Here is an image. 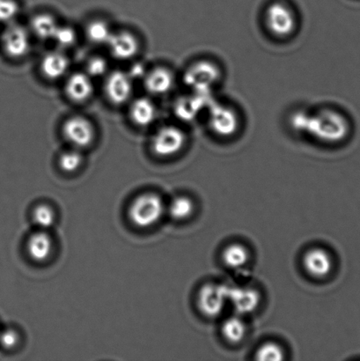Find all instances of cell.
<instances>
[{
	"instance_id": "6da1fadb",
	"label": "cell",
	"mask_w": 360,
	"mask_h": 361,
	"mask_svg": "<svg viewBox=\"0 0 360 361\" xmlns=\"http://www.w3.org/2000/svg\"><path fill=\"white\" fill-rule=\"evenodd\" d=\"M350 133V123L337 109L324 108L309 111L305 136L319 143L334 145L343 142Z\"/></svg>"
},
{
	"instance_id": "7a4b0ae2",
	"label": "cell",
	"mask_w": 360,
	"mask_h": 361,
	"mask_svg": "<svg viewBox=\"0 0 360 361\" xmlns=\"http://www.w3.org/2000/svg\"><path fill=\"white\" fill-rule=\"evenodd\" d=\"M207 125L213 135L228 139L236 135L241 128V118L230 105L213 100L208 106Z\"/></svg>"
},
{
	"instance_id": "3957f363",
	"label": "cell",
	"mask_w": 360,
	"mask_h": 361,
	"mask_svg": "<svg viewBox=\"0 0 360 361\" xmlns=\"http://www.w3.org/2000/svg\"><path fill=\"white\" fill-rule=\"evenodd\" d=\"M264 26L269 33L278 39L294 35L298 27L297 16L287 3L277 1L270 4L263 14Z\"/></svg>"
},
{
	"instance_id": "277c9868",
	"label": "cell",
	"mask_w": 360,
	"mask_h": 361,
	"mask_svg": "<svg viewBox=\"0 0 360 361\" xmlns=\"http://www.w3.org/2000/svg\"><path fill=\"white\" fill-rule=\"evenodd\" d=\"M222 78L220 66L211 60L201 59L192 63L185 71L183 81L192 92L213 93Z\"/></svg>"
},
{
	"instance_id": "5b68a950",
	"label": "cell",
	"mask_w": 360,
	"mask_h": 361,
	"mask_svg": "<svg viewBox=\"0 0 360 361\" xmlns=\"http://www.w3.org/2000/svg\"><path fill=\"white\" fill-rule=\"evenodd\" d=\"M166 212V205L160 196L154 193L140 195L129 209L130 221L140 228L153 226L161 221Z\"/></svg>"
},
{
	"instance_id": "8992f818",
	"label": "cell",
	"mask_w": 360,
	"mask_h": 361,
	"mask_svg": "<svg viewBox=\"0 0 360 361\" xmlns=\"http://www.w3.org/2000/svg\"><path fill=\"white\" fill-rule=\"evenodd\" d=\"M228 305V286L206 283L201 286L197 296V306L204 317L221 316Z\"/></svg>"
},
{
	"instance_id": "52a82bcc",
	"label": "cell",
	"mask_w": 360,
	"mask_h": 361,
	"mask_svg": "<svg viewBox=\"0 0 360 361\" xmlns=\"http://www.w3.org/2000/svg\"><path fill=\"white\" fill-rule=\"evenodd\" d=\"M188 143V136L176 126H165L157 130L151 140V149L159 157L169 158L181 153Z\"/></svg>"
},
{
	"instance_id": "ba28073f",
	"label": "cell",
	"mask_w": 360,
	"mask_h": 361,
	"mask_svg": "<svg viewBox=\"0 0 360 361\" xmlns=\"http://www.w3.org/2000/svg\"><path fill=\"white\" fill-rule=\"evenodd\" d=\"M302 267L310 277L326 279L333 271V257L330 251L324 247H312L303 255Z\"/></svg>"
},
{
	"instance_id": "9c48e42d",
	"label": "cell",
	"mask_w": 360,
	"mask_h": 361,
	"mask_svg": "<svg viewBox=\"0 0 360 361\" xmlns=\"http://www.w3.org/2000/svg\"><path fill=\"white\" fill-rule=\"evenodd\" d=\"M261 293L250 286H228V305L240 316L255 312L260 306Z\"/></svg>"
},
{
	"instance_id": "30bf717a",
	"label": "cell",
	"mask_w": 360,
	"mask_h": 361,
	"mask_svg": "<svg viewBox=\"0 0 360 361\" xmlns=\"http://www.w3.org/2000/svg\"><path fill=\"white\" fill-rule=\"evenodd\" d=\"M214 100L213 93L192 92L190 95L179 98L175 104V114L185 122L193 121Z\"/></svg>"
},
{
	"instance_id": "8fae6325",
	"label": "cell",
	"mask_w": 360,
	"mask_h": 361,
	"mask_svg": "<svg viewBox=\"0 0 360 361\" xmlns=\"http://www.w3.org/2000/svg\"><path fill=\"white\" fill-rule=\"evenodd\" d=\"M63 134L69 143L77 148L90 146L95 135L93 125L82 116L67 119L63 126Z\"/></svg>"
},
{
	"instance_id": "7c38bea8",
	"label": "cell",
	"mask_w": 360,
	"mask_h": 361,
	"mask_svg": "<svg viewBox=\"0 0 360 361\" xmlns=\"http://www.w3.org/2000/svg\"><path fill=\"white\" fill-rule=\"evenodd\" d=\"M2 42L6 54L13 59L23 58L30 51V35L20 25H9L2 35Z\"/></svg>"
},
{
	"instance_id": "4fadbf2b",
	"label": "cell",
	"mask_w": 360,
	"mask_h": 361,
	"mask_svg": "<svg viewBox=\"0 0 360 361\" xmlns=\"http://www.w3.org/2000/svg\"><path fill=\"white\" fill-rule=\"evenodd\" d=\"M105 93L112 104H125L132 94V78L122 71H115L106 80Z\"/></svg>"
},
{
	"instance_id": "5bb4252c",
	"label": "cell",
	"mask_w": 360,
	"mask_h": 361,
	"mask_svg": "<svg viewBox=\"0 0 360 361\" xmlns=\"http://www.w3.org/2000/svg\"><path fill=\"white\" fill-rule=\"evenodd\" d=\"M107 45L111 55L119 60L132 59L139 48V41L135 35L127 31L113 33Z\"/></svg>"
},
{
	"instance_id": "9a60e30c",
	"label": "cell",
	"mask_w": 360,
	"mask_h": 361,
	"mask_svg": "<svg viewBox=\"0 0 360 361\" xmlns=\"http://www.w3.org/2000/svg\"><path fill=\"white\" fill-rule=\"evenodd\" d=\"M175 78L170 70L158 67L144 76V86L151 94L161 95L168 94L174 87Z\"/></svg>"
},
{
	"instance_id": "2e32d148",
	"label": "cell",
	"mask_w": 360,
	"mask_h": 361,
	"mask_svg": "<svg viewBox=\"0 0 360 361\" xmlns=\"http://www.w3.org/2000/svg\"><path fill=\"white\" fill-rule=\"evenodd\" d=\"M66 90L70 100L83 102L93 94L94 85L88 74L77 73L73 74L67 80Z\"/></svg>"
},
{
	"instance_id": "e0dca14e",
	"label": "cell",
	"mask_w": 360,
	"mask_h": 361,
	"mask_svg": "<svg viewBox=\"0 0 360 361\" xmlns=\"http://www.w3.org/2000/svg\"><path fill=\"white\" fill-rule=\"evenodd\" d=\"M69 59L61 52L53 51L44 56L41 63L42 73L49 80H58L69 69Z\"/></svg>"
},
{
	"instance_id": "ac0fdd59",
	"label": "cell",
	"mask_w": 360,
	"mask_h": 361,
	"mask_svg": "<svg viewBox=\"0 0 360 361\" xmlns=\"http://www.w3.org/2000/svg\"><path fill=\"white\" fill-rule=\"evenodd\" d=\"M221 260L225 267L231 270H240L245 267L250 260V252L244 244L232 243L224 247L221 253Z\"/></svg>"
},
{
	"instance_id": "d6986e66",
	"label": "cell",
	"mask_w": 360,
	"mask_h": 361,
	"mask_svg": "<svg viewBox=\"0 0 360 361\" xmlns=\"http://www.w3.org/2000/svg\"><path fill=\"white\" fill-rule=\"evenodd\" d=\"M53 243L46 230H39L30 237L27 242V252L34 261L44 262L52 251Z\"/></svg>"
},
{
	"instance_id": "ffe728a7",
	"label": "cell",
	"mask_w": 360,
	"mask_h": 361,
	"mask_svg": "<svg viewBox=\"0 0 360 361\" xmlns=\"http://www.w3.org/2000/svg\"><path fill=\"white\" fill-rule=\"evenodd\" d=\"M156 106L147 97L137 99L130 107V118L137 126L141 127L150 126L156 119Z\"/></svg>"
},
{
	"instance_id": "44dd1931",
	"label": "cell",
	"mask_w": 360,
	"mask_h": 361,
	"mask_svg": "<svg viewBox=\"0 0 360 361\" xmlns=\"http://www.w3.org/2000/svg\"><path fill=\"white\" fill-rule=\"evenodd\" d=\"M221 331L225 341L231 345H238L245 338L248 327L242 317L235 314L223 321Z\"/></svg>"
},
{
	"instance_id": "7402d4cb",
	"label": "cell",
	"mask_w": 360,
	"mask_h": 361,
	"mask_svg": "<svg viewBox=\"0 0 360 361\" xmlns=\"http://www.w3.org/2000/svg\"><path fill=\"white\" fill-rule=\"evenodd\" d=\"M195 202L188 196H178L173 198L166 212L176 221H185L190 219L195 212Z\"/></svg>"
},
{
	"instance_id": "603a6c76",
	"label": "cell",
	"mask_w": 360,
	"mask_h": 361,
	"mask_svg": "<svg viewBox=\"0 0 360 361\" xmlns=\"http://www.w3.org/2000/svg\"><path fill=\"white\" fill-rule=\"evenodd\" d=\"M31 27L39 38L47 40V39H53L58 25L54 18L49 14H38L32 20Z\"/></svg>"
},
{
	"instance_id": "cb8c5ba5",
	"label": "cell",
	"mask_w": 360,
	"mask_h": 361,
	"mask_svg": "<svg viewBox=\"0 0 360 361\" xmlns=\"http://www.w3.org/2000/svg\"><path fill=\"white\" fill-rule=\"evenodd\" d=\"M112 35L111 27L104 20L92 21L87 27V38L94 44H108Z\"/></svg>"
},
{
	"instance_id": "d4e9b609",
	"label": "cell",
	"mask_w": 360,
	"mask_h": 361,
	"mask_svg": "<svg viewBox=\"0 0 360 361\" xmlns=\"http://www.w3.org/2000/svg\"><path fill=\"white\" fill-rule=\"evenodd\" d=\"M255 359L260 361H281L285 359V350L274 341H267L257 348Z\"/></svg>"
},
{
	"instance_id": "484cf974",
	"label": "cell",
	"mask_w": 360,
	"mask_h": 361,
	"mask_svg": "<svg viewBox=\"0 0 360 361\" xmlns=\"http://www.w3.org/2000/svg\"><path fill=\"white\" fill-rule=\"evenodd\" d=\"M54 211L49 205H39L33 212V221L41 230L51 228L55 223Z\"/></svg>"
},
{
	"instance_id": "4316f807",
	"label": "cell",
	"mask_w": 360,
	"mask_h": 361,
	"mask_svg": "<svg viewBox=\"0 0 360 361\" xmlns=\"http://www.w3.org/2000/svg\"><path fill=\"white\" fill-rule=\"evenodd\" d=\"M82 161V155L79 151L70 150L60 155L58 164L63 171L72 173L80 167Z\"/></svg>"
},
{
	"instance_id": "83f0119b",
	"label": "cell",
	"mask_w": 360,
	"mask_h": 361,
	"mask_svg": "<svg viewBox=\"0 0 360 361\" xmlns=\"http://www.w3.org/2000/svg\"><path fill=\"white\" fill-rule=\"evenodd\" d=\"M53 40L56 44L62 48H68L75 44L77 40V34L73 27L68 26H58L56 30Z\"/></svg>"
},
{
	"instance_id": "f1b7e54d",
	"label": "cell",
	"mask_w": 360,
	"mask_h": 361,
	"mask_svg": "<svg viewBox=\"0 0 360 361\" xmlns=\"http://www.w3.org/2000/svg\"><path fill=\"white\" fill-rule=\"evenodd\" d=\"M18 12L19 6L14 0H0V23H11Z\"/></svg>"
},
{
	"instance_id": "f546056e",
	"label": "cell",
	"mask_w": 360,
	"mask_h": 361,
	"mask_svg": "<svg viewBox=\"0 0 360 361\" xmlns=\"http://www.w3.org/2000/svg\"><path fill=\"white\" fill-rule=\"evenodd\" d=\"M87 68L88 75L90 77L102 76L108 71V63L101 56H95L87 63Z\"/></svg>"
},
{
	"instance_id": "4dcf8cb0",
	"label": "cell",
	"mask_w": 360,
	"mask_h": 361,
	"mask_svg": "<svg viewBox=\"0 0 360 361\" xmlns=\"http://www.w3.org/2000/svg\"><path fill=\"white\" fill-rule=\"evenodd\" d=\"M19 342V336L13 330H6L0 334V345L6 349H12Z\"/></svg>"
},
{
	"instance_id": "1f68e13d",
	"label": "cell",
	"mask_w": 360,
	"mask_h": 361,
	"mask_svg": "<svg viewBox=\"0 0 360 361\" xmlns=\"http://www.w3.org/2000/svg\"><path fill=\"white\" fill-rule=\"evenodd\" d=\"M146 71H144V67L141 63H135V66H132V70H130V73L129 74L130 77L132 78H141L142 76H146Z\"/></svg>"
}]
</instances>
